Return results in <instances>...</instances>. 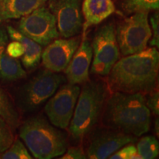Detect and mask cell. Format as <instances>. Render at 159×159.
I'll return each mask as SVG.
<instances>
[{
	"label": "cell",
	"mask_w": 159,
	"mask_h": 159,
	"mask_svg": "<svg viewBox=\"0 0 159 159\" xmlns=\"http://www.w3.org/2000/svg\"><path fill=\"white\" fill-rule=\"evenodd\" d=\"M47 0H0L1 21L21 19L47 2Z\"/></svg>",
	"instance_id": "17"
},
{
	"label": "cell",
	"mask_w": 159,
	"mask_h": 159,
	"mask_svg": "<svg viewBox=\"0 0 159 159\" xmlns=\"http://www.w3.org/2000/svg\"><path fill=\"white\" fill-rule=\"evenodd\" d=\"M18 30L41 47H46L60 36L54 16L44 5L21 17Z\"/></svg>",
	"instance_id": "8"
},
{
	"label": "cell",
	"mask_w": 159,
	"mask_h": 159,
	"mask_svg": "<svg viewBox=\"0 0 159 159\" xmlns=\"http://www.w3.org/2000/svg\"><path fill=\"white\" fill-rule=\"evenodd\" d=\"M149 12L133 13L119 24L116 37L119 51L125 56L144 50L152 36Z\"/></svg>",
	"instance_id": "6"
},
{
	"label": "cell",
	"mask_w": 159,
	"mask_h": 159,
	"mask_svg": "<svg viewBox=\"0 0 159 159\" xmlns=\"http://www.w3.org/2000/svg\"><path fill=\"white\" fill-rule=\"evenodd\" d=\"M150 27L152 31V39L149 41L150 45L152 47H159V16L158 13H155L150 17Z\"/></svg>",
	"instance_id": "24"
},
{
	"label": "cell",
	"mask_w": 159,
	"mask_h": 159,
	"mask_svg": "<svg viewBox=\"0 0 159 159\" xmlns=\"http://www.w3.org/2000/svg\"><path fill=\"white\" fill-rule=\"evenodd\" d=\"M136 141V136L125 134L116 129H101L95 131L91 137L87 151V158H108L122 147Z\"/></svg>",
	"instance_id": "11"
},
{
	"label": "cell",
	"mask_w": 159,
	"mask_h": 159,
	"mask_svg": "<svg viewBox=\"0 0 159 159\" xmlns=\"http://www.w3.org/2000/svg\"><path fill=\"white\" fill-rule=\"evenodd\" d=\"M91 47L93 61L91 72L99 76H107L120 57L114 24H105L99 27L95 33Z\"/></svg>",
	"instance_id": "7"
},
{
	"label": "cell",
	"mask_w": 159,
	"mask_h": 159,
	"mask_svg": "<svg viewBox=\"0 0 159 159\" xmlns=\"http://www.w3.org/2000/svg\"><path fill=\"white\" fill-rule=\"evenodd\" d=\"M0 158L2 159H31L33 156L30 154L27 149L21 141H13L12 144L1 154Z\"/></svg>",
	"instance_id": "21"
},
{
	"label": "cell",
	"mask_w": 159,
	"mask_h": 159,
	"mask_svg": "<svg viewBox=\"0 0 159 159\" xmlns=\"http://www.w3.org/2000/svg\"><path fill=\"white\" fill-rule=\"evenodd\" d=\"M122 8L126 14L158 11L159 0H123Z\"/></svg>",
	"instance_id": "19"
},
{
	"label": "cell",
	"mask_w": 159,
	"mask_h": 159,
	"mask_svg": "<svg viewBox=\"0 0 159 159\" xmlns=\"http://www.w3.org/2000/svg\"><path fill=\"white\" fill-rule=\"evenodd\" d=\"M148 99H146V104L149 110L152 111L156 116L159 115V93L158 91H152L150 92Z\"/></svg>",
	"instance_id": "27"
},
{
	"label": "cell",
	"mask_w": 159,
	"mask_h": 159,
	"mask_svg": "<svg viewBox=\"0 0 159 159\" xmlns=\"http://www.w3.org/2000/svg\"><path fill=\"white\" fill-rule=\"evenodd\" d=\"M62 159H85L87 155L85 153L83 148L80 147H71L66 149V152L62 155Z\"/></svg>",
	"instance_id": "26"
},
{
	"label": "cell",
	"mask_w": 159,
	"mask_h": 159,
	"mask_svg": "<svg viewBox=\"0 0 159 159\" xmlns=\"http://www.w3.org/2000/svg\"><path fill=\"white\" fill-rule=\"evenodd\" d=\"M80 92V88L78 85L69 83L61 86L49 99L44 111L52 125L61 129L69 126Z\"/></svg>",
	"instance_id": "9"
},
{
	"label": "cell",
	"mask_w": 159,
	"mask_h": 159,
	"mask_svg": "<svg viewBox=\"0 0 159 159\" xmlns=\"http://www.w3.org/2000/svg\"><path fill=\"white\" fill-rule=\"evenodd\" d=\"M136 150L142 159L156 158L159 154L158 141L153 136L142 137L137 144Z\"/></svg>",
	"instance_id": "20"
},
{
	"label": "cell",
	"mask_w": 159,
	"mask_h": 159,
	"mask_svg": "<svg viewBox=\"0 0 159 159\" xmlns=\"http://www.w3.org/2000/svg\"><path fill=\"white\" fill-rule=\"evenodd\" d=\"M80 41L77 37L57 39L52 41L42 51L41 61L43 66L57 73L64 71L78 48Z\"/></svg>",
	"instance_id": "12"
},
{
	"label": "cell",
	"mask_w": 159,
	"mask_h": 159,
	"mask_svg": "<svg viewBox=\"0 0 159 159\" xmlns=\"http://www.w3.org/2000/svg\"><path fill=\"white\" fill-rule=\"evenodd\" d=\"M48 9L54 16L59 35L64 39L80 33L83 25V0H47Z\"/></svg>",
	"instance_id": "10"
},
{
	"label": "cell",
	"mask_w": 159,
	"mask_h": 159,
	"mask_svg": "<svg viewBox=\"0 0 159 159\" xmlns=\"http://www.w3.org/2000/svg\"><path fill=\"white\" fill-rule=\"evenodd\" d=\"M83 84L69 128L76 142L82 140L98 122L108 96V86L102 81L89 80Z\"/></svg>",
	"instance_id": "3"
},
{
	"label": "cell",
	"mask_w": 159,
	"mask_h": 159,
	"mask_svg": "<svg viewBox=\"0 0 159 159\" xmlns=\"http://www.w3.org/2000/svg\"><path fill=\"white\" fill-rule=\"evenodd\" d=\"M8 39L7 30L0 27V79L13 82L25 77L27 73L19 60L10 56L6 51Z\"/></svg>",
	"instance_id": "14"
},
{
	"label": "cell",
	"mask_w": 159,
	"mask_h": 159,
	"mask_svg": "<svg viewBox=\"0 0 159 159\" xmlns=\"http://www.w3.org/2000/svg\"><path fill=\"white\" fill-rule=\"evenodd\" d=\"M6 30L12 40L19 41L25 47V53L21 58L24 66L28 70H33L36 68L41 62L42 47L12 26H7Z\"/></svg>",
	"instance_id": "16"
},
{
	"label": "cell",
	"mask_w": 159,
	"mask_h": 159,
	"mask_svg": "<svg viewBox=\"0 0 159 159\" xmlns=\"http://www.w3.org/2000/svg\"><path fill=\"white\" fill-rule=\"evenodd\" d=\"M111 159H142L137 152L136 147L131 143L128 146L120 148L110 156Z\"/></svg>",
	"instance_id": "23"
},
{
	"label": "cell",
	"mask_w": 159,
	"mask_h": 159,
	"mask_svg": "<svg viewBox=\"0 0 159 159\" xmlns=\"http://www.w3.org/2000/svg\"><path fill=\"white\" fill-rule=\"evenodd\" d=\"M92 47L85 34L65 69V74L69 83L73 85L83 84L89 80V69L92 61Z\"/></svg>",
	"instance_id": "13"
},
{
	"label": "cell",
	"mask_w": 159,
	"mask_h": 159,
	"mask_svg": "<svg viewBox=\"0 0 159 159\" xmlns=\"http://www.w3.org/2000/svg\"><path fill=\"white\" fill-rule=\"evenodd\" d=\"M66 82L63 75L49 69H42L27 81L18 95L19 105L25 111H33L47 102Z\"/></svg>",
	"instance_id": "5"
},
{
	"label": "cell",
	"mask_w": 159,
	"mask_h": 159,
	"mask_svg": "<svg viewBox=\"0 0 159 159\" xmlns=\"http://www.w3.org/2000/svg\"><path fill=\"white\" fill-rule=\"evenodd\" d=\"M155 130H156V133L158 135V119L156 120V125H155Z\"/></svg>",
	"instance_id": "28"
},
{
	"label": "cell",
	"mask_w": 159,
	"mask_h": 159,
	"mask_svg": "<svg viewBox=\"0 0 159 159\" xmlns=\"http://www.w3.org/2000/svg\"><path fill=\"white\" fill-rule=\"evenodd\" d=\"M0 116L10 125L12 129L19 125V116L5 91L0 86Z\"/></svg>",
	"instance_id": "18"
},
{
	"label": "cell",
	"mask_w": 159,
	"mask_h": 159,
	"mask_svg": "<svg viewBox=\"0 0 159 159\" xmlns=\"http://www.w3.org/2000/svg\"><path fill=\"white\" fill-rule=\"evenodd\" d=\"M2 22V21H1V19H0V23H1Z\"/></svg>",
	"instance_id": "29"
},
{
	"label": "cell",
	"mask_w": 159,
	"mask_h": 159,
	"mask_svg": "<svg viewBox=\"0 0 159 159\" xmlns=\"http://www.w3.org/2000/svg\"><path fill=\"white\" fill-rule=\"evenodd\" d=\"M19 136L35 158H56L68 148L66 135L41 115L27 119L20 128Z\"/></svg>",
	"instance_id": "4"
},
{
	"label": "cell",
	"mask_w": 159,
	"mask_h": 159,
	"mask_svg": "<svg viewBox=\"0 0 159 159\" xmlns=\"http://www.w3.org/2000/svg\"><path fill=\"white\" fill-rule=\"evenodd\" d=\"M14 141L12 128L0 116V156L9 148Z\"/></svg>",
	"instance_id": "22"
},
{
	"label": "cell",
	"mask_w": 159,
	"mask_h": 159,
	"mask_svg": "<svg viewBox=\"0 0 159 159\" xmlns=\"http://www.w3.org/2000/svg\"><path fill=\"white\" fill-rule=\"evenodd\" d=\"M6 51L10 56L18 59L19 57H22L25 53V47L22 43H20L19 41L13 40V41L7 43L6 47Z\"/></svg>",
	"instance_id": "25"
},
{
	"label": "cell",
	"mask_w": 159,
	"mask_h": 159,
	"mask_svg": "<svg viewBox=\"0 0 159 159\" xmlns=\"http://www.w3.org/2000/svg\"><path fill=\"white\" fill-rule=\"evenodd\" d=\"M159 68L156 47L146 48L119 59L109 73L108 83L113 91L136 94L150 93L156 87Z\"/></svg>",
	"instance_id": "1"
},
{
	"label": "cell",
	"mask_w": 159,
	"mask_h": 159,
	"mask_svg": "<svg viewBox=\"0 0 159 159\" xmlns=\"http://www.w3.org/2000/svg\"><path fill=\"white\" fill-rule=\"evenodd\" d=\"M85 22L83 25V35L90 26L99 25L116 11L113 0H83L81 5Z\"/></svg>",
	"instance_id": "15"
},
{
	"label": "cell",
	"mask_w": 159,
	"mask_h": 159,
	"mask_svg": "<svg viewBox=\"0 0 159 159\" xmlns=\"http://www.w3.org/2000/svg\"><path fill=\"white\" fill-rule=\"evenodd\" d=\"M105 105L103 122L109 128L136 137L150 130V111L142 93L114 91Z\"/></svg>",
	"instance_id": "2"
}]
</instances>
